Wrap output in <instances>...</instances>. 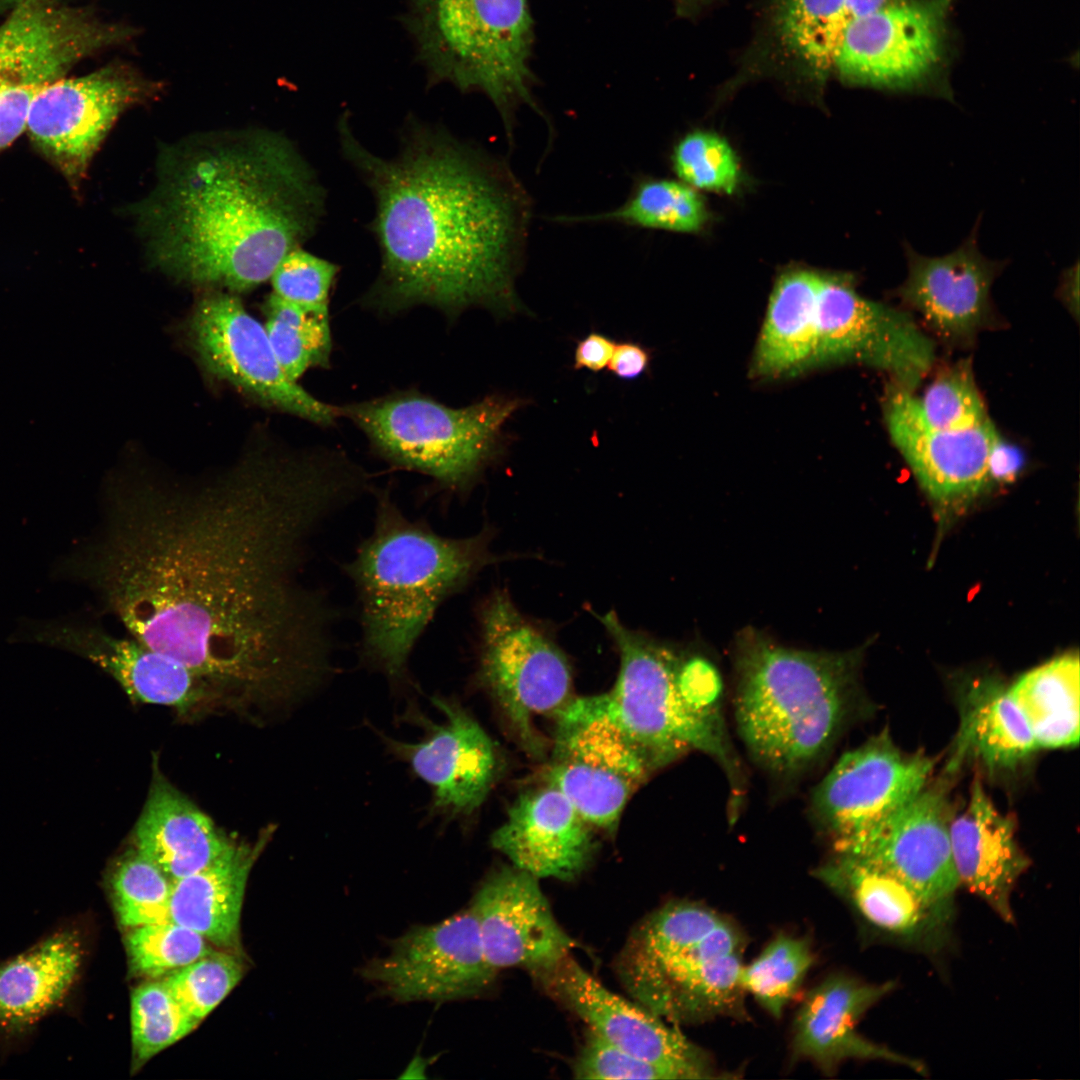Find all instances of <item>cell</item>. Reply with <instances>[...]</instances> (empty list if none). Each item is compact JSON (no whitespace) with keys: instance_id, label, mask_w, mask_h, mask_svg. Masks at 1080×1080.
Wrapping results in <instances>:
<instances>
[{"instance_id":"cell-12","label":"cell","mask_w":1080,"mask_h":1080,"mask_svg":"<svg viewBox=\"0 0 1080 1080\" xmlns=\"http://www.w3.org/2000/svg\"><path fill=\"white\" fill-rule=\"evenodd\" d=\"M932 770L928 756L901 751L887 732L843 754L811 799L813 817L833 853H844L878 831L927 785Z\"/></svg>"},{"instance_id":"cell-8","label":"cell","mask_w":1080,"mask_h":1080,"mask_svg":"<svg viewBox=\"0 0 1080 1080\" xmlns=\"http://www.w3.org/2000/svg\"><path fill=\"white\" fill-rule=\"evenodd\" d=\"M401 22L428 86L447 82L462 93L481 92L510 140L520 106L545 118L532 91L534 22L527 0H407Z\"/></svg>"},{"instance_id":"cell-2","label":"cell","mask_w":1080,"mask_h":1080,"mask_svg":"<svg viewBox=\"0 0 1080 1080\" xmlns=\"http://www.w3.org/2000/svg\"><path fill=\"white\" fill-rule=\"evenodd\" d=\"M336 130L375 203L369 230L380 266L364 306L383 315L429 306L450 319L472 307L500 316L521 309L515 279L531 201L503 160L416 117L390 158L358 139L348 111Z\"/></svg>"},{"instance_id":"cell-49","label":"cell","mask_w":1080,"mask_h":1080,"mask_svg":"<svg viewBox=\"0 0 1080 1080\" xmlns=\"http://www.w3.org/2000/svg\"><path fill=\"white\" fill-rule=\"evenodd\" d=\"M651 361L650 352L640 343H616L608 364L609 371L622 380H634L644 374Z\"/></svg>"},{"instance_id":"cell-16","label":"cell","mask_w":1080,"mask_h":1080,"mask_svg":"<svg viewBox=\"0 0 1080 1080\" xmlns=\"http://www.w3.org/2000/svg\"><path fill=\"white\" fill-rule=\"evenodd\" d=\"M935 345L902 310L864 298L848 282L822 277L813 362L853 361L913 391L931 370Z\"/></svg>"},{"instance_id":"cell-5","label":"cell","mask_w":1080,"mask_h":1080,"mask_svg":"<svg viewBox=\"0 0 1080 1080\" xmlns=\"http://www.w3.org/2000/svg\"><path fill=\"white\" fill-rule=\"evenodd\" d=\"M598 619L619 651L615 684L606 693L572 698L558 713L608 721L654 770L688 752L709 756L727 777L730 816H735L745 783L724 718L717 668L703 656L676 651L626 627L614 612Z\"/></svg>"},{"instance_id":"cell-32","label":"cell","mask_w":1080,"mask_h":1080,"mask_svg":"<svg viewBox=\"0 0 1080 1080\" xmlns=\"http://www.w3.org/2000/svg\"><path fill=\"white\" fill-rule=\"evenodd\" d=\"M270 831L255 846L232 842L208 866L173 881L170 919L217 946L236 947L248 876Z\"/></svg>"},{"instance_id":"cell-34","label":"cell","mask_w":1080,"mask_h":1080,"mask_svg":"<svg viewBox=\"0 0 1080 1080\" xmlns=\"http://www.w3.org/2000/svg\"><path fill=\"white\" fill-rule=\"evenodd\" d=\"M821 279L809 271H794L778 280L756 348L757 374L778 376L813 362Z\"/></svg>"},{"instance_id":"cell-43","label":"cell","mask_w":1080,"mask_h":1080,"mask_svg":"<svg viewBox=\"0 0 1080 1080\" xmlns=\"http://www.w3.org/2000/svg\"><path fill=\"white\" fill-rule=\"evenodd\" d=\"M924 419L943 430H962L990 421L970 359L944 368L917 398Z\"/></svg>"},{"instance_id":"cell-45","label":"cell","mask_w":1080,"mask_h":1080,"mask_svg":"<svg viewBox=\"0 0 1080 1080\" xmlns=\"http://www.w3.org/2000/svg\"><path fill=\"white\" fill-rule=\"evenodd\" d=\"M675 173L687 185L715 192L731 193L738 180L734 152L721 137L692 132L675 145L672 156Z\"/></svg>"},{"instance_id":"cell-47","label":"cell","mask_w":1080,"mask_h":1080,"mask_svg":"<svg viewBox=\"0 0 1080 1080\" xmlns=\"http://www.w3.org/2000/svg\"><path fill=\"white\" fill-rule=\"evenodd\" d=\"M573 1074L577 1079H672L661 1067L608 1043L588 1029Z\"/></svg>"},{"instance_id":"cell-15","label":"cell","mask_w":1080,"mask_h":1080,"mask_svg":"<svg viewBox=\"0 0 1080 1080\" xmlns=\"http://www.w3.org/2000/svg\"><path fill=\"white\" fill-rule=\"evenodd\" d=\"M159 90L158 83L121 63L80 77H63L36 96L26 130L35 146L78 184L118 117Z\"/></svg>"},{"instance_id":"cell-26","label":"cell","mask_w":1080,"mask_h":1080,"mask_svg":"<svg viewBox=\"0 0 1080 1080\" xmlns=\"http://www.w3.org/2000/svg\"><path fill=\"white\" fill-rule=\"evenodd\" d=\"M894 988L833 973L814 986L798 1008L791 1035V1056L833 1075L847 1060H883L923 1071L919 1061L866 1039L856 1030L862 1016Z\"/></svg>"},{"instance_id":"cell-22","label":"cell","mask_w":1080,"mask_h":1080,"mask_svg":"<svg viewBox=\"0 0 1080 1080\" xmlns=\"http://www.w3.org/2000/svg\"><path fill=\"white\" fill-rule=\"evenodd\" d=\"M884 411L891 440L939 507L966 505L990 482L989 455L1000 435L991 420L968 429H937L924 419L912 392L895 383Z\"/></svg>"},{"instance_id":"cell-3","label":"cell","mask_w":1080,"mask_h":1080,"mask_svg":"<svg viewBox=\"0 0 1080 1080\" xmlns=\"http://www.w3.org/2000/svg\"><path fill=\"white\" fill-rule=\"evenodd\" d=\"M147 256L176 280L240 293L317 231L326 190L284 135L256 130L167 147L133 208Z\"/></svg>"},{"instance_id":"cell-10","label":"cell","mask_w":1080,"mask_h":1080,"mask_svg":"<svg viewBox=\"0 0 1080 1080\" xmlns=\"http://www.w3.org/2000/svg\"><path fill=\"white\" fill-rule=\"evenodd\" d=\"M478 624V679L522 743L535 751L533 720L555 716L573 698L568 660L506 591L496 590L483 601Z\"/></svg>"},{"instance_id":"cell-4","label":"cell","mask_w":1080,"mask_h":1080,"mask_svg":"<svg viewBox=\"0 0 1080 1080\" xmlns=\"http://www.w3.org/2000/svg\"><path fill=\"white\" fill-rule=\"evenodd\" d=\"M375 498L372 530L343 569L358 598L361 658L400 684L439 607L496 557L488 529L468 537L442 535L409 518L390 490H378Z\"/></svg>"},{"instance_id":"cell-39","label":"cell","mask_w":1080,"mask_h":1080,"mask_svg":"<svg viewBox=\"0 0 1080 1080\" xmlns=\"http://www.w3.org/2000/svg\"><path fill=\"white\" fill-rule=\"evenodd\" d=\"M815 962L807 937L781 932L749 964H743L739 982L745 992L773 1018L782 1017L798 994Z\"/></svg>"},{"instance_id":"cell-50","label":"cell","mask_w":1080,"mask_h":1080,"mask_svg":"<svg viewBox=\"0 0 1080 1080\" xmlns=\"http://www.w3.org/2000/svg\"><path fill=\"white\" fill-rule=\"evenodd\" d=\"M1024 465L1022 451L1002 439L999 435L995 440L989 455L988 476L989 481L1009 482L1014 480Z\"/></svg>"},{"instance_id":"cell-33","label":"cell","mask_w":1080,"mask_h":1080,"mask_svg":"<svg viewBox=\"0 0 1080 1080\" xmlns=\"http://www.w3.org/2000/svg\"><path fill=\"white\" fill-rule=\"evenodd\" d=\"M1037 748L1009 687L982 679L965 690L960 702V725L947 766L949 771L970 760L991 772L1014 769Z\"/></svg>"},{"instance_id":"cell-36","label":"cell","mask_w":1080,"mask_h":1080,"mask_svg":"<svg viewBox=\"0 0 1080 1080\" xmlns=\"http://www.w3.org/2000/svg\"><path fill=\"white\" fill-rule=\"evenodd\" d=\"M1079 673L1078 656L1065 655L1025 673L1009 687L1038 748L1078 744Z\"/></svg>"},{"instance_id":"cell-48","label":"cell","mask_w":1080,"mask_h":1080,"mask_svg":"<svg viewBox=\"0 0 1080 1080\" xmlns=\"http://www.w3.org/2000/svg\"><path fill=\"white\" fill-rule=\"evenodd\" d=\"M615 341L609 336L592 331L577 342L574 351L575 370L586 369L598 373L605 369L612 357Z\"/></svg>"},{"instance_id":"cell-41","label":"cell","mask_w":1080,"mask_h":1080,"mask_svg":"<svg viewBox=\"0 0 1080 1080\" xmlns=\"http://www.w3.org/2000/svg\"><path fill=\"white\" fill-rule=\"evenodd\" d=\"M198 1024L175 999L163 980L136 988L131 997V1034L135 1067L185 1037Z\"/></svg>"},{"instance_id":"cell-42","label":"cell","mask_w":1080,"mask_h":1080,"mask_svg":"<svg viewBox=\"0 0 1080 1080\" xmlns=\"http://www.w3.org/2000/svg\"><path fill=\"white\" fill-rule=\"evenodd\" d=\"M131 968L139 975H168L209 954L207 940L172 920L131 928L126 936Z\"/></svg>"},{"instance_id":"cell-30","label":"cell","mask_w":1080,"mask_h":1080,"mask_svg":"<svg viewBox=\"0 0 1080 1080\" xmlns=\"http://www.w3.org/2000/svg\"><path fill=\"white\" fill-rule=\"evenodd\" d=\"M813 874L870 927L919 946L944 944L953 910L928 901L891 874L837 854Z\"/></svg>"},{"instance_id":"cell-23","label":"cell","mask_w":1080,"mask_h":1080,"mask_svg":"<svg viewBox=\"0 0 1080 1080\" xmlns=\"http://www.w3.org/2000/svg\"><path fill=\"white\" fill-rule=\"evenodd\" d=\"M944 792L927 785L878 831L844 853L903 881L928 901L953 910L960 887Z\"/></svg>"},{"instance_id":"cell-37","label":"cell","mask_w":1080,"mask_h":1080,"mask_svg":"<svg viewBox=\"0 0 1080 1080\" xmlns=\"http://www.w3.org/2000/svg\"><path fill=\"white\" fill-rule=\"evenodd\" d=\"M706 219L704 203L685 183L649 176L635 178L625 202L597 214L551 218L557 223L608 222L624 226L690 233L699 230Z\"/></svg>"},{"instance_id":"cell-35","label":"cell","mask_w":1080,"mask_h":1080,"mask_svg":"<svg viewBox=\"0 0 1080 1080\" xmlns=\"http://www.w3.org/2000/svg\"><path fill=\"white\" fill-rule=\"evenodd\" d=\"M851 21L849 0H771L768 34L777 59L822 80Z\"/></svg>"},{"instance_id":"cell-13","label":"cell","mask_w":1080,"mask_h":1080,"mask_svg":"<svg viewBox=\"0 0 1080 1080\" xmlns=\"http://www.w3.org/2000/svg\"><path fill=\"white\" fill-rule=\"evenodd\" d=\"M192 346L205 368L263 405L321 427L336 424L338 406L314 397L278 363L265 326L239 298L211 289L190 320Z\"/></svg>"},{"instance_id":"cell-44","label":"cell","mask_w":1080,"mask_h":1080,"mask_svg":"<svg viewBox=\"0 0 1080 1080\" xmlns=\"http://www.w3.org/2000/svg\"><path fill=\"white\" fill-rule=\"evenodd\" d=\"M243 974L239 959L210 952L169 973L163 982L181 1006L199 1023L231 992Z\"/></svg>"},{"instance_id":"cell-46","label":"cell","mask_w":1080,"mask_h":1080,"mask_svg":"<svg viewBox=\"0 0 1080 1080\" xmlns=\"http://www.w3.org/2000/svg\"><path fill=\"white\" fill-rule=\"evenodd\" d=\"M340 267L302 247L286 254L270 280L273 293L307 311L330 314V296Z\"/></svg>"},{"instance_id":"cell-40","label":"cell","mask_w":1080,"mask_h":1080,"mask_svg":"<svg viewBox=\"0 0 1080 1080\" xmlns=\"http://www.w3.org/2000/svg\"><path fill=\"white\" fill-rule=\"evenodd\" d=\"M172 881L135 848L110 874L109 886L118 920L124 927L169 921Z\"/></svg>"},{"instance_id":"cell-52","label":"cell","mask_w":1080,"mask_h":1080,"mask_svg":"<svg viewBox=\"0 0 1080 1080\" xmlns=\"http://www.w3.org/2000/svg\"><path fill=\"white\" fill-rule=\"evenodd\" d=\"M35 0H0V12L11 11L17 6Z\"/></svg>"},{"instance_id":"cell-25","label":"cell","mask_w":1080,"mask_h":1080,"mask_svg":"<svg viewBox=\"0 0 1080 1080\" xmlns=\"http://www.w3.org/2000/svg\"><path fill=\"white\" fill-rule=\"evenodd\" d=\"M30 640L52 642L87 657L118 682L134 702L188 712L218 693L180 662L130 635L119 637L86 620L31 625Z\"/></svg>"},{"instance_id":"cell-18","label":"cell","mask_w":1080,"mask_h":1080,"mask_svg":"<svg viewBox=\"0 0 1080 1080\" xmlns=\"http://www.w3.org/2000/svg\"><path fill=\"white\" fill-rule=\"evenodd\" d=\"M538 978L608 1043L666 1070L672 1079L722 1078L706 1050L638 1002L606 988L571 957Z\"/></svg>"},{"instance_id":"cell-21","label":"cell","mask_w":1080,"mask_h":1080,"mask_svg":"<svg viewBox=\"0 0 1080 1080\" xmlns=\"http://www.w3.org/2000/svg\"><path fill=\"white\" fill-rule=\"evenodd\" d=\"M469 908L485 955L498 972L522 968L538 977L579 946L555 918L539 879L513 865L490 872Z\"/></svg>"},{"instance_id":"cell-24","label":"cell","mask_w":1080,"mask_h":1080,"mask_svg":"<svg viewBox=\"0 0 1080 1080\" xmlns=\"http://www.w3.org/2000/svg\"><path fill=\"white\" fill-rule=\"evenodd\" d=\"M978 228L979 220L962 244L943 256L921 255L903 245L907 276L896 297L949 341H969L989 323L991 287L1006 266L980 252Z\"/></svg>"},{"instance_id":"cell-29","label":"cell","mask_w":1080,"mask_h":1080,"mask_svg":"<svg viewBox=\"0 0 1080 1080\" xmlns=\"http://www.w3.org/2000/svg\"><path fill=\"white\" fill-rule=\"evenodd\" d=\"M949 834L960 885L1013 923L1012 891L1029 860L1016 841L1014 823L995 807L978 777L966 807L951 818Z\"/></svg>"},{"instance_id":"cell-31","label":"cell","mask_w":1080,"mask_h":1080,"mask_svg":"<svg viewBox=\"0 0 1080 1080\" xmlns=\"http://www.w3.org/2000/svg\"><path fill=\"white\" fill-rule=\"evenodd\" d=\"M133 841L172 882L208 866L232 844L157 767Z\"/></svg>"},{"instance_id":"cell-38","label":"cell","mask_w":1080,"mask_h":1080,"mask_svg":"<svg viewBox=\"0 0 1080 1080\" xmlns=\"http://www.w3.org/2000/svg\"><path fill=\"white\" fill-rule=\"evenodd\" d=\"M264 311L271 347L291 380L298 382L312 368H329L332 351L329 314L307 311L273 292L265 302Z\"/></svg>"},{"instance_id":"cell-27","label":"cell","mask_w":1080,"mask_h":1080,"mask_svg":"<svg viewBox=\"0 0 1080 1080\" xmlns=\"http://www.w3.org/2000/svg\"><path fill=\"white\" fill-rule=\"evenodd\" d=\"M592 826L555 786L527 791L491 836L493 848L538 879L570 881L589 864Z\"/></svg>"},{"instance_id":"cell-28","label":"cell","mask_w":1080,"mask_h":1080,"mask_svg":"<svg viewBox=\"0 0 1080 1080\" xmlns=\"http://www.w3.org/2000/svg\"><path fill=\"white\" fill-rule=\"evenodd\" d=\"M85 957L78 929L63 925L0 963V1042L15 1043L62 1008Z\"/></svg>"},{"instance_id":"cell-6","label":"cell","mask_w":1080,"mask_h":1080,"mask_svg":"<svg viewBox=\"0 0 1080 1080\" xmlns=\"http://www.w3.org/2000/svg\"><path fill=\"white\" fill-rule=\"evenodd\" d=\"M859 658L780 646L753 629L738 635L735 722L761 768L793 780L828 755L858 709Z\"/></svg>"},{"instance_id":"cell-7","label":"cell","mask_w":1080,"mask_h":1080,"mask_svg":"<svg viewBox=\"0 0 1080 1080\" xmlns=\"http://www.w3.org/2000/svg\"><path fill=\"white\" fill-rule=\"evenodd\" d=\"M747 937L725 914L671 901L632 930L616 972L630 996L679 1026L719 1017L749 1020L739 976Z\"/></svg>"},{"instance_id":"cell-51","label":"cell","mask_w":1080,"mask_h":1080,"mask_svg":"<svg viewBox=\"0 0 1080 1080\" xmlns=\"http://www.w3.org/2000/svg\"><path fill=\"white\" fill-rule=\"evenodd\" d=\"M679 15H689L715 0H673Z\"/></svg>"},{"instance_id":"cell-1","label":"cell","mask_w":1080,"mask_h":1080,"mask_svg":"<svg viewBox=\"0 0 1080 1080\" xmlns=\"http://www.w3.org/2000/svg\"><path fill=\"white\" fill-rule=\"evenodd\" d=\"M371 486L326 447L262 450L206 478L134 465L110 477L66 575L219 694L296 698L333 669L336 611L303 580L311 541Z\"/></svg>"},{"instance_id":"cell-9","label":"cell","mask_w":1080,"mask_h":1080,"mask_svg":"<svg viewBox=\"0 0 1080 1080\" xmlns=\"http://www.w3.org/2000/svg\"><path fill=\"white\" fill-rule=\"evenodd\" d=\"M520 399L489 395L462 407L417 390L338 406L390 465L421 473L440 488L464 493L497 458L503 428Z\"/></svg>"},{"instance_id":"cell-19","label":"cell","mask_w":1080,"mask_h":1080,"mask_svg":"<svg viewBox=\"0 0 1080 1080\" xmlns=\"http://www.w3.org/2000/svg\"><path fill=\"white\" fill-rule=\"evenodd\" d=\"M555 718L547 783L559 789L592 827L613 830L653 767L608 721L561 713Z\"/></svg>"},{"instance_id":"cell-20","label":"cell","mask_w":1080,"mask_h":1080,"mask_svg":"<svg viewBox=\"0 0 1080 1080\" xmlns=\"http://www.w3.org/2000/svg\"><path fill=\"white\" fill-rule=\"evenodd\" d=\"M131 34L62 0L21 4L0 24V85L34 100L79 61Z\"/></svg>"},{"instance_id":"cell-14","label":"cell","mask_w":1080,"mask_h":1080,"mask_svg":"<svg viewBox=\"0 0 1080 1080\" xmlns=\"http://www.w3.org/2000/svg\"><path fill=\"white\" fill-rule=\"evenodd\" d=\"M497 974L469 907L435 924L411 927L391 942L385 956L360 968V976L377 992L399 1003L475 998Z\"/></svg>"},{"instance_id":"cell-11","label":"cell","mask_w":1080,"mask_h":1080,"mask_svg":"<svg viewBox=\"0 0 1080 1080\" xmlns=\"http://www.w3.org/2000/svg\"><path fill=\"white\" fill-rule=\"evenodd\" d=\"M953 0H897L852 20L832 71L851 84L894 91L937 88L949 51Z\"/></svg>"},{"instance_id":"cell-17","label":"cell","mask_w":1080,"mask_h":1080,"mask_svg":"<svg viewBox=\"0 0 1080 1080\" xmlns=\"http://www.w3.org/2000/svg\"><path fill=\"white\" fill-rule=\"evenodd\" d=\"M443 721L414 714L424 737L406 742L375 729L386 750L406 763L431 791L430 815L445 822L469 818L484 803L499 772L494 741L457 700L432 696Z\"/></svg>"}]
</instances>
